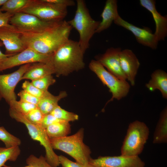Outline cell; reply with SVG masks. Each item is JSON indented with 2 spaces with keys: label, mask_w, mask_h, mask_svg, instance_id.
I'll use <instances>...</instances> for the list:
<instances>
[{
  "label": "cell",
  "mask_w": 167,
  "mask_h": 167,
  "mask_svg": "<svg viewBox=\"0 0 167 167\" xmlns=\"http://www.w3.org/2000/svg\"><path fill=\"white\" fill-rule=\"evenodd\" d=\"M72 28L67 21L63 20L55 22L41 32H20L26 48L41 54H52L69 39Z\"/></svg>",
  "instance_id": "6da1fadb"
},
{
  "label": "cell",
  "mask_w": 167,
  "mask_h": 167,
  "mask_svg": "<svg viewBox=\"0 0 167 167\" xmlns=\"http://www.w3.org/2000/svg\"><path fill=\"white\" fill-rule=\"evenodd\" d=\"M84 53L78 41L69 39L54 53L52 62L57 77L67 76L84 68Z\"/></svg>",
  "instance_id": "7a4b0ae2"
},
{
  "label": "cell",
  "mask_w": 167,
  "mask_h": 167,
  "mask_svg": "<svg viewBox=\"0 0 167 167\" xmlns=\"http://www.w3.org/2000/svg\"><path fill=\"white\" fill-rule=\"evenodd\" d=\"M76 2L77 8L75 16L72 19L67 22L79 33L78 42L85 53L89 48L90 40L96 33L100 21L95 20L92 17L84 0H77Z\"/></svg>",
  "instance_id": "3957f363"
},
{
  "label": "cell",
  "mask_w": 167,
  "mask_h": 167,
  "mask_svg": "<svg viewBox=\"0 0 167 167\" xmlns=\"http://www.w3.org/2000/svg\"><path fill=\"white\" fill-rule=\"evenodd\" d=\"M84 132V128H81L72 135L50 139L52 147L65 152L77 162L86 166L91 158V151L83 142Z\"/></svg>",
  "instance_id": "277c9868"
},
{
  "label": "cell",
  "mask_w": 167,
  "mask_h": 167,
  "mask_svg": "<svg viewBox=\"0 0 167 167\" xmlns=\"http://www.w3.org/2000/svg\"><path fill=\"white\" fill-rule=\"evenodd\" d=\"M10 116L17 121L25 125L31 138L37 141L45 148V158L47 162L53 167H58L60 164L58 156L54 152L46 132V129L41 125H35L30 122L24 114L11 108L9 109Z\"/></svg>",
  "instance_id": "5b68a950"
},
{
  "label": "cell",
  "mask_w": 167,
  "mask_h": 167,
  "mask_svg": "<svg viewBox=\"0 0 167 167\" xmlns=\"http://www.w3.org/2000/svg\"><path fill=\"white\" fill-rule=\"evenodd\" d=\"M149 133L148 128L143 122L136 120L130 123L121 148V155L138 156L143 151Z\"/></svg>",
  "instance_id": "8992f818"
},
{
  "label": "cell",
  "mask_w": 167,
  "mask_h": 167,
  "mask_svg": "<svg viewBox=\"0 0 167 167\" xmlns=\"http://www.w3.org/2000/svg\"><path fill=\"white\" fill-rule=\"evenodd\" d=\"M89 67L94 72L104 85L109 89L112 97L106 103L114 99L119 100L126 96L128 94L130 86L126 80L120 79L106 70L101 64L96 60H92Z\"/></svg>",
  "instance_id": "52a82bcc"
},
{
  "label": "cell",
  "mask_w": 167,
  "mask_h": 167,
  "mask_svg": "<svg viewBox=\"0 0 167 167\" xmlns=\"http://www.w3.org/2000/svg\"><path fill=\"white\" fill-rule=\"evenodd\" d=\"M20 12L33 15L47 22H58L64 20L67 10L62 9L45 0H29Z\"/></svg>",
  "instance_id": "ba28073f"
},
{
  "label": "cell",
  "mask_w": 167,
  "mask_h": 167,
  "mask_svg": "<svg viewBox=\"0 0 167 167\" xmlns=\"http://www.w3.org/2000/svg\"><path fill=\"white\" fill-rule=\"evenodd\" d=\"M56 22L45 21L33 15L19 12L11 18L9 24L20 32L39 33L46 30Z\"/></svg>",
  "instance_id": "9c48e42d"
},
{
  "label": "cell",
  "mask_w": 167,
  "mask_h": 167,
  "mask_svg": "<svg viewBox=\"0 0 167 167\" xmlns=\"http://www.w3.org/2000/svg\"><path fill=\"white\" fill-rule=\"evenodd\" d=\"M53 54H43L27 48L22 52L7 58L0 63V72L14 67L37 62H47L52 60Z\"/></svg>",
  "instance_id": "30bf717a"
},
{
  "label": "cell",
  "mask_w": 167,
  "mask_h": 167,
  "mask_svg": "<svg viewBox=\"0 0 167 167\" xmlns=\"http://www.w3.org/2000/svg\"><path fill=\"white\" fill-rule=\"evenodd\" d=\"M31 64L22 65L12 73L0 75V95L8 104L11 101L16 100V96L14 92L15 88L18 82L21 80L23 75Z\"/></svg>",
  "instance_id": "8fae6325"
},
{
  "label": "cell",
  "mask_w": 167,
  "mask_h": 167,
  "mask_svg": "<svg viewBox=\"0 0 167 167\" xmlns=\"http://www.w3.org/2000/svg\"><path fill=\"white\" fill-rule=\"evenodd\" d=\"M88 164L94 167H145V163L139 157L122 155L114 156H100L91 158Z\"/></svg>",
  "instance_id": "7c38bea8"
},
{
  "label": "cell",
  "mask_w": 167,
  "mask_h": 167,
  "mask_svg": "<svg viewBox=\"0 0 167 167\" xmlns=\"http://www.w3.org/2000/svg\"><path fill=\"white\" fill-rule=\"evenodd\" d=\"M0 40L5 48V54L11 56L26 48L21 37L20 32L10 24L0 28Z\"/></svg>",
  "instance_id": "4fadbf2b"
},
{
  "label": "cell",
  "mask_w": 167,
  "mask_h": 167,
  "mask_svg": "<svg viewBox=\"0 0 167 167\" xmlns=\"http://www.w3.org/2000/svg\"><path fill=\"white\" fill-rule=\"evenodd\" d=\"M113 22L117 25L131 32L139 44L153 49L157 48L158 41L152 30L148 28H141L137 27L125 20L119 15Z\"/></svg>",
  "instance_id": "5bb4252c"
},
{
  "label": "cell",
  "mask_w": 167,
  "mask_h": 167,
  "mask_svg": "<svg viewBox=\"0 0 167 167\" xmlns=\"http://www.w3.org/2000/svg\"><path fill=\"white\" fill-rule=\"evenodd\" d=\"M121 50L119 47L109 48L104 54L96 56V61L117 77L126 80V77L122 71L120 64L119 54Z\"/></svg>",
  "instance_id": "9a60e30c"
},
{
  "label": "cell",
  "mask_w": 167,
  "mask_h": 167,
  "mask_svg": "<svg viewBox=\"0 0 167 167\" xmlns=\"http://www.w3.org/2000/svg\"><path fill=\"white\" fill-rule=\"evenodd\" d=\"M121 68L126 79L132 86L135 85V78L139 69V61L132 50L125 49L121 50L119 54Z\"/></svg>",
  "instance_id": "2e32d148"
},
{
  "label": "cell",
  "mask_w": 167,
  "mask_h": 167,
  "mask_svg": "<svg viewBox=\"0 0 167 167\" xmlns=\"http://www.w3.org/2000/svg\"><path fill=\"white\" fill-rule=\"evenodd\" d=\"M140 5L152 14L155 24L154 34L158 41H164L167 36V16L162 15L157 11L154 0H140Z\"/></svg>",
  "instance_id": "e0dca14e"
},
{
  "label": "cell",
  "mask_w": 167,
  "mask_h": 167,
  "mask_svg": "<svg viewBox=\"0 0 167 167\" xmlns=\"http://www.w3.org/2000/svg\"><path fill=\"white\" fill-rule=\"evenodd\" d=\"M117 0H107L101 15L102 21L96 31L99 33L108 28L119 15L118 11Z\"/></svg>",
  "instance_id": "ac0fdd59"
},
{
  "label": "cell",
  "mask_w": 167,
  "mask_h": 167,
  "mask_svg": "<svg viewBox=\"0 0 167 167\" xmlns=\"http://www.w3.org/2000/svg\"><path fill=\"white\" fill-rule=\"evenodd\" d=\"M55 73L52 60L47 62L33 63L31 64L24 74L21 80L28 79L32 81Z\"/></svg>",
  "instance_id": "d6986e66"
},
{
  "label": "cell",
  "mask_w": 167,
  "mask_h": 167,
  "mask_svg": "<svg viewBox=\"0 0 167 167\" xmlns=\"http://www.w3.org/2000/svg\"><path fill=\"white\" fill-rule=\"evenodd\" d=\"M151 78L145 85L146 87L151 91L159 90L162 97L167 99V74L164 71L157 69L151 75Z\"/></svg>",
  "instance_id": "ffe728a7"
},
{
  "label": "cell",
  "mask_w": 167,
  "mask_h": 167,
  "mask_svg": "<svg viewBox=\"0 0 167 167\" xmlns=\"http://www.w3.org/2000/svg\"><path fill=\"white\" fill-rule=\"evenodd\" d=\"M67 96L65 91H61L58 96H54L48 91L45 92L40 98L37 107L44 115L50 113L58 105V101Z\"/></svg>",
  "instance_id": "44dd1931"
},
{
  "label": "cell",
  "mask_w": 167,
  "mask_h": 167,
  "mask_svg": "<svg viewBox=\"0 0 167 167\" xmlns=\"http://www.w3.org/2000/svg\"><path fill=\"white\" fill-rule=\"evenodd\" d=\"M167 142V108L161 111L153 137V143H166Z\"/></svg>",
  "instance_id": "7402d4cb"
},
{
  "label": "cell",
  "mask_w": 167,
  "mask_h": 167,
  "mask_svg": "<svg viewBox=\"0 0 167 167\" xmlns=\"http://www.w3.org/2000/svg\"><path fill=\"white\" fill-rule=\"evenodd\" d=\"M50 139L67 136L71 131L69 122L60 121L48 126L45 129Z\"/></svg>",
  "instance_id": "603a6c76"
},
{
  "label": "cell",
  "mask_w": 167,
  "mask_h": 167,
  "mask_svg": "<svg viewBox=\"0 0 167 167\" xmlns=\"http://www.w3.org/2000/svg\"><path fill=\"white\" fill-rule=\"evenodd\" d=\"M20 152L19 146L9 148L0 147V167L3 166L8 161H16Z\"/></svg>",
  "instance_id": "cb8c5ba5"
},
{
  "label": "cell",
  "mask_w": 167,
  "mask_h": 167,
  "mask_svg": "<svg viewBox=\"0 0 167 167\" xmlns=\"http://www.w3.org/2000/svg\"><path fill=\"white\" fill-rule=\"evenodd\" d=\"M29 0H7L0 8L2 11L14 15L20 12L28 3Z\"/></svg>",
  "instance_id": "d4e9b609"
},
{
  "label": "cell",
  "mask_w": 167,
  "mask_h": 167,
  "mask_svg": "<svg viewBox=\"0 0 167 167\" xmlns=\"http://www.w3.org/2000/svg\"><path fill=\"white\" fill-rule=\"evenodd\" d=\"M59 120L69 122L78 120L79 116L73 113L68 111L58 105L50 113Z\"/></svg>",
  "instance_id": "484cf974"
},
{
  "label": "cell",
  "mask_w": 167,
  "mask_h": 167,
  "mask_svg": "<svg viewBox=\"0 0 167 167\" xmlns=\"http://www.w3.org/2000/svg\"><path fill=\"white\" fill-rule=\"evenodd\" d=\"M0 140L7 148L19 146L21 144L19 138L8 132L3 126L0 127Z\"/></svg>",
  "instance_id": "4316f807"
},
{
  "label": "cell",
  "mask_w": 167,
  "mask_h": 167,
  "mask_svg": "<svg viewBox=\"0 0 167 167\" xmlns=\"http://www.w3.org/2000/svg\"><path fill=\"white\" fill-rule=\"evenodd\" d=\"M8 105L10 108L24 115L37 107L36 105L20 100L11 101Z\"/></svg>",
  "instance_id": "83f0119b"
},
{
  "label": "cell",
  "mask_w": 167,
  "mask_h": 167,
  "mask_svg": "<svg viewBox=\"0 0 167 167\" xmlns=\"http://www.w3.org/2000/svg\"><path fill=\"white\" fill-rule=\"evenodd\" d=\"M27 165L23 167H53L47 161L45 157L41 155L37 157L31 155L26 160ZM3 167H13L4 165Z\"/></svg>",
  "instance_id": "f1b7e54d"
},
{
  "label": "cell",
  "mask_w": 167,
  "mask_h": 167,
  "mask_svg": "<svg viewBox=\"0 0 167 167\" xmlns=\"http://www.w3.org/2000/svg\"><path fill=\"white\" fill-rule=\"evenodd\" d=\"M56 80L52 75H46L36 80L32 81V84L43 92L48 91L49 87L53 84Z\"/></svg>",
  "instance_id": "f546056e"
},
{
  "label": "cell",
  "mask_w": 167,
  "mask_h": 167,
  "mask_svg": "<svg viewBox=\"0 0 167 167\" xmlns=\"http://www.w3.org/2000/svg\"><path fill=\"white\" fill-rule=\"evenodd\" d=\"M24 115L26 118L32 124L41 125L44 115L37 107Z\"/></svg>",
  "instance_id": "4dcf8cb0"
},
{
  "label": "cell",
  "mask_w": 167,
  "mask_h": 167,
  "mask_svg": "<svg viewBox=\"0 0 167 167\" xmlns=\"http://www.w3.org/2000/svg\"><path fill=\"white\" fill-rule=\"evenodd\" d=\"M22 88L23 90L40 99L42 97L45 92L39 89L31 82L28 81H25L23 83Z\"/></svg>",
  "instance_id": "1f68e13d"
},
{
  "label": "cell",
  "mask_w": 167,
  "mask_h": 167,
  "mask_svg": "<svg viewBox=\"0 0 167 167\" xmlns=\"http://www.w3.org/2000/svg\"><path fill=\"white\" fill-rule=\"evenodd\" d=\"M55 6L62 9L67 10L69 6H74L75 2L72 0H45Z\"/></svg>",
  "instance_id": "d6a6232c"
},
{
  "label": "cell",
  "mask_w": 167,
  "mask_h": 167,
  "mask_svg": "<svg viewBox=\"0 0 167 167\" xmlns=\"http://www.w3.org/2000/svg\"><path fill=\"white\" fill-rule=\"evenodd\" d=\"M18 96L20 97V100L37 106L40 99L39 98L31 95L23 90L18 93Z\"/></svg>",
  "instance_id": "836d02e7"
},
{
  "label": "cell",
  "mask_w": 167,
  "mask_h": 167,
  "mask_svg": "<svg viewBox=\"0 0 167 167\" xmlns=\"http://www.w3.org/2000/svg\"><path fill=\"white\" fill-rule=\"evenodd\" d=\"M58 159L62 167H84V165L76 162H73L62 155L58 156Z\"/></svg>",
  "instance_id": "e575fe53"
},
{
  "label": "cell",
  "mask_w": 167,
  "mask_h": 167,
  "mask_svg": "<svg viewBox=\"0 0 167 167\" xmlns=\"http://www.w3.org/2000/svg\"><path fill=\"white\" fill-rule=\"evenodd\" d=\"M60 121L51 114L49 113L44 115L41 125L46 129L50 125Z\"/></svg>",
  "instance_id": "d590c367"
},
{
  "label": "cell",
  "mask_w": 167,
  "mask_h": 167,
  "mask_svg": "<svg viewBox=\"0 0 167 167\" xmlns=\"http://www.w3.org/2000/svg\"><path fill=\"white\" fill-rule=\"evenodd\" d=\"M13 15L8 12H3L0 9V28L10 25V19Z\"/></svg>",
  "instance_id": "8d00e7d4"
},
{
  "label": "cell",
  "mask_w": 167,
  "mask_h": 167,
  "mask_svg": "<svg viewBox=\"0 0 167 167\" xmlns=\"http://www.w3.org/2000/svg\"><path fill=\"white\" fill-rule=\"evenodd\" d=\"M3 45V44L2 42L0 41V48ZM9 56H10L2 53L0 49V63L2 62L7 58Z\"/></svg>",
  "instance_id": "74e56055"
},
{
  "label": "cell",
  "mask_w": 167,
  "mask_h": 167,
  "mask_svg": "<svg viewBox=\"0 0 167 167\" xmlns=\"http://www.w3.org/2000/svg\"><path fill=\"white\" fill-rule=\"evenodd\" d=\"M7 1V0H0V6H2Z\"/></svg>",
  "instance_id": "f35d334b"
},
{
  "label": "cell",
  "mask_w": 167,
  "mask_h": 167,
  "mask_svg": "<svg viewBox=\"0 0 167 167\" xmlns=\"http://www.w3.org/2000/svg\"><path fill=\"white\" fill-rule=\"evenodd\" d=\"M84 167H94L91 165H90L88 164V165L86 166H85Z\"/></svg>",
  "instance_id": "ab89813d"
},
{
  "label": "cell",
  "mask_w": 167,
  "mask_h": 167,
  "mask_svg": "<svg viewBox=\"0 0 167 167\" xmlns=\"http://www.w3.org/2000/svg\"><path fill=\"white\" fill-rule=\"evenodd\" d=\"M2 97H1V95H0V101H1L2 99Z\"/></svg>",
  "instance_id": "60d3db41"
}]
</instances>
